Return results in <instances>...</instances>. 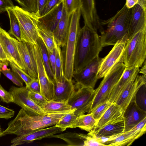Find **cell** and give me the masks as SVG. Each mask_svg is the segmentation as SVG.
Wrapping results in <instances>:
<instances>
[{
    "mask_svg": "<svg viewBox=\"0 0 146 146\" xmlns=\"http://www.w3.org/2000/svg\"><path fill=\"white\" fill-rule=\"evenodd\" d=\"M69 111L31 115L21 108L15 118L8 123L7 128L0 133V135L1 137L7 135H19L34 130L55 125Z\"/></svg>",
    "mask_w": 146,
    "mask_h": 146,
    "instance_id": "1",
    "label": "cell"
},
{
    "mask_svg": "<svg viewBox=\"0 0 146 146\" xmlns=\"http://www.w3.org/2000/svg\"><path fill=\"white\" fill-rule=\"evenodd\" d=\"M103 47L97 32L84 25L78 36L74 62V73L80 71L99 56Z\"/></svg>",
    "mask_w": 146,
    "mask_h": 146,
    "instance_id": "2",
    "label": "cell"
},
{
    "mask_svg": "<svg viewBox=\"0 0 146 146\" xmlns=\"http://www.w3.org/2000/svg\"><path fill=\"white\" fill-rule=\"evenodd\" d=\"M131 12V8H127L125 4L113 17L107 20H100V25L106 27L100 33V37L103 47L113 46L127 35Z\"/></svg>",
    "mask_w": 146,
    "mask_h": 146,
    "instance_id": "3",
    "label": "cell"
},
{
    "mask_svg": "<svg viewBox=\"0 0 146 146\" xmlns=\"http://www.w3.org/2000/svg\"><path fill=\"white\" fill-rule=\"evenodd\" d=\"M146 58V27L128 39L120 60L125 68H139Z\"/></svg>",
    "mask_w": 146,
    "mask_h": 146,
    "instance_id": "4",
    "label": "cell"
},
{
    "mask_svg": "<svg viewBox=\"0 0 146 146\" xmlns=\"http://www.w3.org/2000/svg\"><path fill=\"white\" fill-rule=\"evenodd\" d=\"M82 14L81 8L71 14L68 37L63 53L64 73L65 78L72 80L74 72V62L78 36L81 28L80 21Z\"/></svg>",
    "mask_w": 146,
    "mask_h": 146,
    "instance_id": "5",
    "label": "cell"
},
{
    "mask_svg": "<svg viewBox=\"0 0 146 146\" xmlns=\"http://www.w3.org/2000/svg\"><path fill=\"white\" fill-rule=\"evenodd\" d=\"M125 68L120 60L104 77L98 87L94 91V95L89 113L97 106L108 101L112 91Z\"/></svg>",
    "mask_w": 146,
    "mask_h": 146,
    "instance_id": "6",
    "label": "cell"
},
{
    "mask_svg": "<svg viewBox=\"0 0 146 146\" xmlns=\"http://www.w3.org/2000/svg\"><path fill=\"white\" fill-rule=\"evenodd\" d=\"M12 9L19 21L22 40L37 44L39 37L38 27L39 17L35 12H29L17 6Z\"/></svg>",
    "mask_w": 146,
    "mask_h": 146,
    "instance_id": "7",
    "label": "cell"
},
{
    "mask_svg": "<svg viewBox=\"0 0 146 146\" xmlns=\"http://www.w3.org/2000/svg\"><path fill=\"white\" fill-rule=\"evenodd\" d=\"M94 91V88L76 85L75 90L67 102L72 109L75 110L74 113L77 116L86 113H89Z\"/></svg>",
    "mask_w": 146,
    "mask_h": 146,
    "instance_id": "8",
    "label": "cell"
},
{
    "mask_svg": "<svg viewBox=\"0 0 146 146\" xmlns=\"http://www.w3.org/2000/svg\"><path fill=\"white\" fill-rule=\"evenodd\" d=\"M29 90L25 87L11 86L9 92L12 94L14 103L20 106L27 113L31 115H44L46 113L29 97Z\"/></svg>",
    "mask_w": 146,
    "mask_h": 146,
    "instance_id": "9",
    "label": "cell"
},
{
    "mask_svg": "<svg viewBox=\"0 0 146 146\" xmlns=\"http://www.w3.org/2000/svg\"><path fill=\"white\" fill-rule=\"evenodd\" d=\"M102 58L98 56L80 71L73 73L76 85L94 88L98 79V73Z\"/></svg>",
    "mask_w": 146,
    "mask_h": 146,
    "instance_id": "10",
    "label": "cell"
},
{
    "mask_svg": "<svg viewBox=\"0 0 146 146\" xmlns=\"http://www.w3.org/2000/svg\"><path fill=\"white\" fill-rule=\"evenodd\" d=\"M127 40V35L125 36L113 45L108 54L102 58L98 73V79L104 77L120 60Z\"/></svg>",
    "mask_w": 146,
    "mask_h": 146,
    "instance_id": "11",
    "label": "cell"
},
{
    "mask_svg": "<svg viewBox=\"0 0 146 146\" xmlns=\"http://www.w3.org/2000/svg\"><path fill=\"white\" fill-rule=\"evenodd\" d=\"M34 48L37 65L38 78L40 86V94L48 101L52 100L54 90L53 83L46 72L37 44H34Z\"/></svg>",
    "mask_w": 146,
    "mask_h": 146,
    "instance_id": "12",
    "label": "cell"
},
{
    "mask_svg": "<svg viewBox=\"0 0 146 146\" xmlns=\"http://www.w3.org/2000/svg\"><path fill=\"white\" fill-rule=\"evenodd\" d=\"M17 40L0 27V42L4 51L11 62L26 72L25 65L17 48Z\"/></svg>",
    "mask_w": 146,
    "mask_h": 146,
    "instance_id": "13",
    "label": "cell"
},
{
    "mask_svg": "<svg viewBox=\"0 0 146 146\" xmlns=\"http://www.w3.org/2000/svg\"><path fill=\"white\" fill-rule=\"evenodd\" d=\"M146 83V76L137 75L130 82L118 97L115 102L123 113L129 104L135 100L136 94L140 88Z\"/></svg>",
    "mask_w": 146,
    "mask_h": 146,
    "instance_id": "14",
    "label": "cell"
},
{
    "mask_svg": "<svg viewBox=\"0 0 146 146\" xmlns=\"http://www.w3.org/2000/svg\"><path fill=\"white\" fill-rule=\"evenodd\" d=\"M146 117L133 128L105 143V146H129L144 134L146 130Z\"/></svg>",
    "mask_w": 146,
    "mask_h": 146,
    "instance_id": "15",
    "label": "cell"
},
{
    "mask_svg": "<svg viewBox=\"0 0 146 146\" xmlns=\"http://www.w3.org/2000/svg\"><path fill=\"white\" fill-rule=\"evenodd\" d=\"M61 129L55 125L48 128L34 130L25 134L17 135L11 141V146L21 145L31 143L36 140H40L62 132Z\"/></svg>",
    "mask_w": 146,
    "mask_h": 146,
    "instance_id": "16",
    "label": "cell"
},
{
    "mask_svg": "<svg viewBox=\"0 0 146 146\" xmlns=\"http://www.w3.org/2000/svg\"><path fill=\"white\" fill-rule=\"evenodd\" d=\"M16 43L18 50L25 65L26 72L33 78H38L37 65L34 44L17 40Z\"/></svg>",
    "mask_w": 146,
    "mask_h": 146,
    "instance_id": "17",
    "label": "cell"
},
{
    "mask_svg": "<svg viewBox=\"0 0 146 146\" xmlns=\"http://www.w3.org/2000/svg\"><path fill=\"white\" fill-rule=\"evenodd\" d=\"M81 9L84 25L92 30L100 32L102 27L100 24V19L97 13L94 0H82Z\"/></svg>",
    "mask_w": 146,
    "mask_h": 146,
    "instance_id": "18",
    "label": "cell"
},
{
    "mask_svg": "<svg viewBox=\"0 0 146 146\" xmlns=\"http://www.w3.org/2000/svg\"><path fill=\"white\" fill-rule=\"evenodd\" d=\"M123 117L125 132L132 129L146 117V111L138 106L134 100L129 104L123 113Z\"/></svg>",
    "mask_w": 146,
    "mask_h": 146,
    "instance_id": "19",
    "label": "cell"
},
{
    "mask_svg": "<svg viewBox=\"0 0 146 146\" xmlns=\"http://www.w3.org/2000/svg\"><path fill=\"white\" fill-rule=\"evenodd\" d=\"M54 95L53 100L67 102L75 89V86L72 80L65 77L59 80H54Z\"/></svg>",
    "mask_w": 146,
    "mask_h": 146,
    "instance_id": "20",
    "label": "cell"
},
{
    "mask_svg": "<svg viewBox=\"0 0 146 146\" xmlns=\"http://www.w3.org/2000/svg\"><path fill=\"white\" fill-rule=\"evenodd\" d=\"M131 15L127 35V39L146 27V11L138 4L131 8Z\"/></svg>",
    "mask_w": 146,
    "mask_h": 146,
    "instance_id": "21",
    "label": "cell"
},
{
    "mask_svg": "<svg viewBox=\"0 0 146 146\" xmlns=\"http://www.w3.org/2000/svg\"><path fill=\"white\" fill-rule=\"evenodd\" d=\"M139 71V68H125L123 74L111 91L108 100L110 103L115 102L128 84L135 79Z\"/></svg>",
    "mask_w": 146,
    "mask_h": 146,
    "instance_id": "22",
    "label": "cell"
},
{
    "mask_svg": "<svg viewBox=\"0 0 146 146\" xmlns=\"http://www.w3.org/2000/svg\"><path fill=\"white\" fill-rule=\"evenodd\" d=\"M71 15L66 13L64 8L62 17L52 32L55 44L60 47H64L66 44Z\"/></svg>",
    "mask_w": 146,
    "mask_h": 146,
    "instance_id": "23",
    "label": "cell"
},
{
    "mask_svg": "<svg viewBox=\"0 0 146 146\" xmlns=\"http://www.w3.org/2000/svg\"><path fill=\"white\" fill-rule=\"evenodd\" d=\"M123 120V113L120 107L115 103H111L90 132H95L109 124Z\"/></svg>",
    "mask_w": 146,
    "mask_h": 146,
    "instance_id": "24",
    "label": "cell"
},
{
    "mask_svg": "<svg viewBox=\"0 0 146 146\" xmlns=\"http://www.w3.org/2000/svg\"><path fill=\"white\" fill-rule=\"evenodd\" d=\"M124 120L109 124L94 132H90L88 134L96 138L107 139V141L117 137L124 132Z\"/></svg>",
    "mask_w": 146,
    "mask_h": 146,
    "instance_id": "25",
    "label": "cell"
},
{
    "mask_svg": "<svg viewBox=\"0 0 146 146\" xmlns=\"http://www.w3.org/2000/svg\"><path fill=\"white\" fill-rule=\"evenodd\" d=\"M64 9L63 0L44 15L39 20L52 32L60 21Z\"/></svg>",
    "mask_w": 146,
    "mask_h": 146,
    "instance_id": "26",
    "label": "cell"
},
{
    "mask_svg": "<svg viewBox=\"0 0 146 146\" xmlns=\"http://www.w3.org/2000/svg\"><path fill=\"white\" fill-rule=\"evenodd\" d=\"M97 123V121L91 113L86 114H84L77 116L70 128L78 127L90 132L93 130Z\"/></svg>",
    "mask_w": 146,
    "mask_h": 146,
    "instance_id": "27",
    "label": "cell"
},
{
    "mask_svg": "<svg viewBox=\"0 0 146 146\" xmlns=\"http://www.w3.org/2000/svg\"><path fill=\"white\" fill-rule=\"evenodd\" d=\"M88 136L81 133L67 132L57 135H53L49 138H55L61 139L68 144V146H83L84 141Z\"/></svg>",
    "mask_w": 146,
    "mask_h": 146,
    "instance_id": "28",
    "label": "cell"
},
{
    "mask_svg": "<svg viewBox=\"0 0 146 146\" xmlns=\"http://www.w3.org/2000/svg\"><path fill=\"white\" fill-rule=\"evenodd\" d=\"M38 27L39 37L44 43L48 52H52L55 48L52 32L39 20Z\"/></svg>",
    "mask_w": 146,
    "mask_h": 146,
    "instance_id": "29",
    "label": "cell"
},
{
    "mask_svg": "<svg viewBox=\"0 0 146 146\" xmlns=\"http://www.w3.org/2000/svg\"><path fill=\"white\" fill-rule=\"evenodd\" d=\"M46 113L68 112L72 109L67 102L48 101L41 107Z\"/></svg>",
    "mask_w": 146,
    "mask_h": 146,
    "instance_id": "30",
    "label": "cell"
},
{
    "mask_svg": "<svg viewBox=\"0 0 146 146\" xmlns=\"http://www.w3.org/2000/svg\"><path fill=\"white\" fill-rule=\"evenodd\" d=\"M37 44L39 48L46 72L49 78L53 82L54 80V75L50 63L47 50L43 41L40 37L37 40Z\"/></svg>",
    "mask_w": 146,
    "mask_h": 146,
    "instance_id": "31",
    "label": "cell"
},
{
    "mask_svg": "<svg viewBox=\"0 0 146 146\" xmlns=\"http://www.w3.org/2000/svg\"><path fill=\"white\" fill-rule=\"evenodd\" d=\"M6 11L10 24V29L8 33L14 36L19 41L22 40L20 24L15 14L11 9H8Z\"/></svg>",
    "mask_w": 146,
    "mask_h": 146,
    "instance_id": "32",
    "label": "cell"
},
{
    "mask_svg": "<svg viewBox=\"0 0 146 146\" xmlns=\"http://www.w3.org/2000/svg\"><path fill=\"white\" fill-rule=\"evenodd\" d=\"M56 50V62L54 80H59L65 76L64 73V62L62 51L61 47L55 44Z\"/></svg>",
    "mask_w": 146,
    "mask_h": 146,
    "instance_id": "33",
    "label": "cell"
},
{
    "mask_svg": "<svg viewBox=\"0 0 146 146\" xmlns=\"http://www.w3.org/2000/svg\"><path fill=\"white\" fill-rule=\"evenodd\" d=\"M75 110V109H73L65 113L55 125L60 128L62 132L70 128L75 120L77 116L74 113Z\"/></svg>",
    "mask_w": 146,
    "mask_h": 146,
    "instance_id": "34",
    "label": "cell"
},
{
    "mask_svg": "<svg viewBox=\"0 0 146 146\" xmlns=\"http://www.w3.org/2000/svg\"><path fill=\"white\" fill-rule=\"evenodd\" d=\"M135 100L138 106L146 111V84L142 86L137 92Z\"/></svg>",
    "mask_w": 146,
    "mask_h": 146,
    "instance_id": "35",
    "label": "cell"
},
{
    "mask_svg": "<svg viewBox=\"0 0 146 146\" xmlns=\"http://www.w3.org/2000/svg\"><path fill=\"white\" fill-rule=\"evenodd\" d=\"M64 8L66 13L71 14L79 8H82V0H63Z\"/></svg>",
    "mask_w": 146,
    "mask_h": 146,
    "instance_id": "36",
    "label": "cell"
},
{
    "mask_svg": "<svg viewBox=\"0 0 146 146\" xmlns=\"http://www.w3.org/2000/svg\"><path fill=\"white\" fill-rule=\"evenodd\" d=\"M9 65L12 71L16 73L23 81L27 87L33 78L27 72L13 62H9Z\"/></svg>",
    "mask_w": 146,
    "mask_h": 146,
    "instance_id": "37",
    "label": "cell"
},
{
    "mask_svg": "<svg viewBox=\"0 0 146 146\" xmlns=\"http://www.w3.org/2000/svg\"><path fill=\"white\" fill-rule=\"evenodd\" d=\"M111 104L108 101H107L98 105L91 111L90 113L97 122Z\"/></svg>",
    "mask_w": 146,
    "mask_h": 146,
    "instance_id": "38",
    "label": "cell"
},
{
    "mask_svg": "<svg viewBox=\"0 0 146 146\" xmlns=\"http://www.w3.org/2000/svg\"><path fill=\"white\" fill-rule=\"evenodd\" d=\"M1 72L15 84L19 87L23 86V81L16 73L11 71L10 69L5 71L1 70Z\"/></svg>",
    "mask_w": 146,
    "mask_h": 146,
    "instance_id": "39",
    "label": "cell"
},
{
    "mask_svg": "<svg viewBox=\"0 0 146 146\" xmlns=\"http://www.w3.org/2000/svg\"><path fill=\"white\" fill-rule=\"evenodd\" d=\"M23 9L30 12L36 13L37 6L36 0H15Z\"/></svg>",
    "mask_w": 146,
    "mask_h": 146,
    "instance_id": "40",
    "label": "cell"
},
{
    "mask_svg": "<svg viewBox=\"0 0 146 146\" xmlns=\"http://www.w3.org/2000/svg\"><path fill=\"white\" fill-rule=\"evenodd\" d=\"M28 95L36 104L40 107L48 101L40 93L29 90Z\"/></svg>",
    "mask_w": 146,
    "mask_h": 146,
    "instance_id": "41",
    "label": "cell"
},
{
    "mask_svg": "<svg viewBox=\"0 0 146 146\" xmlns=\"http://www.w3.org/2000/svg\"><path fill=\"white\" fill-rule=\"evenodd\" d=\"M0 99L3 102L8 104L14 102L13 97L9 92L6 90L0 84Z\"/></svg>",
    "mask_w": 146,
    "mask_h": 146,
    "instance_id": "42",
    "label": "cell"
},
{
    "mask_svg": "<svg viewBox=\"0 0 146 146\" xmlns=\"http://www.w3.org/2000/svg\"><path fill=\"white\" fill-rule=\"evenodd\" d=\"M15 113L13 110L0 105V118L9 119L14 116Z\"/></svg>",
    "mask_w": 146,
    "mask_h": 146,
    "instance_id": "43",
    "label": "cell"
},
{
    "mask_svg": "<svg viewBox=\"0 0 146 146\" xmlns=\"http://www.w3.org/2000/svg\"><path fill=\"white\" fill-rule=\"evenodd\" d=\"M83 146H105L99 142L94 137L88 134V136L84 141Z\"/></svg>",
    "mask_w": 146,
    "mask_h": 146,
    "instance_id": "44",
    "label": "cell"
},
{
    "mask_svg": "<svg viewBox=\"0 0 146 146\" xmlns=\"http://www.w3.org/2000/svg\"><path fill=\"white\" fill-rule=\"evenodd\" d=\"M63 0H48L42 11L40 17L42 16L49 12Z\"/></svg>",
    "mask_w": 146,
    "mask_h": 146,
    "instance_id": "45",
    "label": "cell"
},
{
    "mask_svg": "<svg viewBox=\"0 0 146 146\" xmlns=\"http://www.w3.org/2000/svg\"><path fill=\"white\" fill-rule=\"evenodd\" d=\"M30 91L40 93V86L38 78H33L27 87H25Z\"/></svg>",
    "mask_w": 146,
    "mask_h": 146,
    "instance_id": "46",
    "label": "cell"
},
{
    "mask_svg": "<svg viewBox=\"0 0 146 146\" xmlns=\"http://www.w3.org/2000/svg\"><path fill=\"white\" fill-rule=\"evenodd\" d=\"M15 6L11 0H0V13L6 11Z\"/></svg>",
    "mask_w": 146,
    "mask_h": 146,
    "instance_id": "47",
    "label": "cell"
},
{
    "mask_svg": "<svg viewBox=\"0 0 146 146\" xmlns=\"http://www.w3.org/2000/svg\"><path fill=\"white\" fill-rule=\"evenodd\" d=\"M50 63L54 74H55L56 62V50L55 48L54 49L52 52H48Z\"/></svg>",
    "mask_w": 146,
    "mask_h": 146,
    "instance_id": "48",
    "label": "cell"
},
{
    "mask_svg": "<svg viewBox=\"0 0 146 146\" xmlns=\"http://www.w3.org/2000/svg\"><path fill=\"white\" fill-rule=\"evenodd\" d=\"M36 0L37 6V12L36 13L40 17L42 11L48 0Z\"/></svg>",
    "mask_w": 146,
    "mask_h": 146,
    "instance_id": "49",
    "label": "cell"
},
{
    "mask_svg": "<svg viewBox=\"0 0 146 146\" xmlns=\"http://www.w3.org/2000/svg\"><path fill=\"white\" fill-rule=\"evenodd\" d=\"M0 60L1 61H8L11 62V61L4 51L0 42Z\"/></svg>",
    "mask_w": 146,
    "mask_h": 146,
    "instance_id": "50",
    "label": "cell"
},
{
    "mask_svg": "<svg viewBox=\"0 0 146 146\" xmlns=\"http://www.w3.org/2000/svg\"><path fill=\"white\" fill-rule=\"evenodd\" d=\"M138 0H126L125 5L128 9H131L137 3Z\"/></svg>",
    "mask_w": 146,
    "mask_h": 146,
    "instance_id": "51",
    "label": "cell"
},
{
    "mask_svg": "<svg viewBox=\"0 0 146 146\" xmlns=\"http://www.w3.org/2000/svg\"><path fill=\"white\" fill-rule=\"evenodd\" d=\"M146 60L144 61L143 64L142 66H141V68L140 70L139 73H141L142 75L146 76Z\"/></svg>",
    "mask_w": 146,
    "mask_h": 146,
    "instance_id": "52",
    "label": "cell"
},
{
    "mask_svg": "<svg viewBox=\"0 0 146 146\" xmlns=\"http://www.w3.org/2000/svg\"><path fill=\"white\" fill-rule=\"evenodd\" d=\"M137 4L140 5L144 10L146 11V0H138Z\"/></svg>",
    "mask_w": 146,
    "mask_h": 146,
    "instance_id": "53",
    "label": "cell"
},
{
    "mask_svg": "<svg viewBox=\"0 0 146 146\" xmlns=\"http://www.w3.org/2000/svg\"><path fill=\"white\" fill-rule=\"evenodd\" d=\"M9 62L8 61H1L0 60V77L1 76V71L3 65L5 64L9 63Z\"/></svg>",
    "mask_w": 146,
    "mask_h": 146,
    "instance_id": "54",
    "label": "cell"
},
{
    "mask_svg": "<svg viewBox=\"0 0 146 146\" xmlns=\"http://www.w3.org/2000/svg\"><path fill=\"white\" fill-rule=\"evenodd\" d=\"M8 63H6L4 64L2 66L1 70L5 71L7 70L8 68H7V66L8 65Z\"/></svg>",
    "mask_w": 146,
    "mask_h": 146,
    "instance_id": "55",
    "label": "cell"
},
{
    "mask_svg": "<svg viewBox=\"0 0 146 146\" xmlns=\"http://www.w3.org/2000/svg\"><path fill=\"white\" fill-rule=\"evenodd\" d=\"M1 131V126L0 125V133Z\"/></svg>",
    "mask_w": 146,
    "mask_h": 146,
    "instance_id": "56",
    "label": "cell"
},
{
    "mask_svg": "<svg viewBox=\"0 0 146 146\" xmlns=\"http://www.w3.org/2000/svg\"><path fill=\"white\" fill-rule=\"evenodd\" d=\"M1 137V136H0V137Z\"/></svg>",
    "mask_w": 146,
    "mask_h": 146,
    "instance_id": "57",
    "label": "cell"
}]
</instances>
